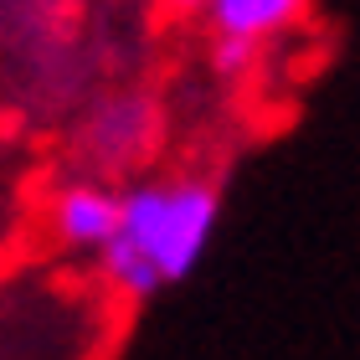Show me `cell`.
Returning a JSON list of instances; mask_svg holds the SVG:
<instances>
[{
	"instance_id": "cell-1",
	"label": "cell",
	"mask_w": 360,
	"mask_h": 360,
	"mask_svg": "<svg viewBox=\"0 0 360 360\" xmlns=\"http://www.w3.org/2000/svg\"><path fill=\"white\" fill-rule=\"evenodd\" d=\"M217 191L206 180H170V186H129L119 195V232L103 248L134 252L155 263L160 283H180L217 232Z\"/></svg>"
},
{
	"instance_id": "cell-3",
	"label": "cell",
	"mask_w": 360,
	"mask_h": 360,
	"mask_svg": "<svg viewBox=\"0 0 360 360\" xmlns=\"http://www.w3.org/2000/svg\"><path fill=\"white\" fill-rule=\"evenodd\" d=\"M155 139V108L144 98H124V103H108L98 119L88 124V150L103 160V165H129L150 150Z\"/></svg>"
},
{
	"instance_id": "cell-2",
	"label": "cell",
	"mask_w": 360,
	"mask_h": 360,
	"mask_svg": "<svg viewBox=\"0 0 360 360\" xmlns=\"http://www.w3.org/2000/svg\"><path fill=\"white\" fill-rule=\"evenodd\" d=\"M52 232H57L62 248L98 252L119 232V195L108 186H68L52 201Z\"/></svg>"
},
{
	"instance_id": "cell-4",
	"label": "cell",
	"mask_w": 360,
	"mask_h": 360,
	"mask_svg": "<svg viewBox=\"0 0 360 360\" xmlns=\"http://www.w3.org/2000/svg\"><path fill=\"white\" fill-rule=\"evenodd\" d=\"M309 0H206V15L217 26V37H248L268 41L278 31H288L304 15Z\"/></svg>"
},
{
	"instance_id": "cell-5",
	"label": "cell",
	"mask_w": 360,
	"mask_h": 360,
	"mask_svg": "<svg viewBox=\"0 0 360 360\" xmlns=\"http://www.w3.org/2000/svg\"><path fill=\"white\" fill-rule=\"evenodd\" d=\"M252 62H257V41L248 37H217V46H211V68L221 77H248Z\"/></svg>"
},
{
	"instance_id": "cell-6",
	"label": "cell",
	"mask_w": 360,
	"mask_h": 360,
	"mask_svg": "<svg viewBox=\"0 0 360 360\" xmlns=\"http://www.w3.org/2000/svg\"><path fill=\"white\" fill-rule=\"evenodd\" d=\"M155 11L165 15V21H186V15L206 11V0H155Z\"/></svg>"
}]
</instances>
